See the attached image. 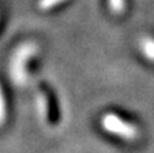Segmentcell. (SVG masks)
<instances>
[{
	"mask_svg": "<svg viewBox=\"0 0 154 153\" xmlns=\"http://www.w3.org/2000/svg\"><path fill=\"white\" fill-rule=\"evenodd\" d=\"M100 125L106 132L119 136L120 138H125V140H135L138 136V130L134 125L123 121L120 117L114 113L104 114L100 119Z\"/></svg>",
	"mask_w": 154,
	"mask_h": 153,
	"instance_id": "1",
	"label": "cell"
},
{
	"mask_svg": "<svg viewBox=\"0 0 154 153\" xmlns=\"http://www.w3.org/2000/svg\"><path fill=\"white\" fill-rule=\"evenodd\" d=\"M142 50H143L145 56L147 58L154 61V39H152V38H145L142 41Z\"/></svg>",
	"mask_w": 154,
	"mask_h": 153,
	"instance_id": "2",
	"label": "cell"
},
{
	"mask_svg": "<svg viewBox=\"0 0 154 153\" xmlns=\"http://www.w3.org/2000/svg\"><path fill=\"white\" fill-rule=\"evenodd\" d=\"M109 8L114 14H122L125 11V0H108Z\"/></svg>",
	"mask_w": 154,
	"mask_h": 153,
	"instance_id": "3",
	"label": "cell"
},
{
	"mask_svg": "<svg viewBox=\"0 0 154 153\" xmlns=\"http://www.w3.org/2000/svg\"><path fill=\"white\" fill-rule=\"evenodd\" d=\"M62 2H65V0H39V2H38V7H39L41 10H50L54 5L60 4V3H62Z\"/></svg>",
	"mask_w": 154,
	"mask_h": 153,
	"instance_id": "4",
	"label": "cell"
},
{
	"mask_svg": "<svg viewBox=\"0 0 154 153\" xmlns=\"http://www.w3.org/2000/svg\"><path fill=\"white\" fill-rule=\"evenodd\" d=\"M5 119V103H4V96H3V91L0 87V125L4 122Z\"/></svg>",
	"mask_w": 154,
	"mask_h": 153,
	"instance_id": "5",
	"label": "cell"
}]
</instances>
